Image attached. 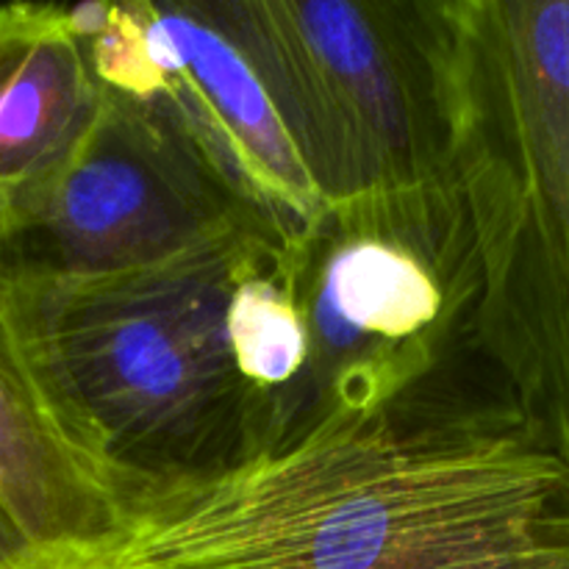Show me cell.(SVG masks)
I'll return each mask as SVG.
<instances>
[{"instance_id": "cell-3", "label": "cell", "mask_w": 569, "mask_h": 569, "mask_svg": "<svg viewBox=\"0 0 569 569\" xmlns=\"http://www.w3.org/2000/svg\"><path fill=\"white\" fill-rule=\"evenodd\" d=\"M476 345L569 467V0H426Z\"/></svg>"}, {"instance_id": "cell-2", "label": "cell", "mask_w": 569, "mask_h": 569, "mask_svg": "<svg viewBox=\"0 0 569 569\" xmlns=\"http://www.w3.org/2000/svg\"><path fill=\"white\" fill-rule=\"evenodd\" d=\"M272 242L233 228L133 270H0V303L44 403L122 506L272 450V411L239 370L231 328L239 281Z\"/></svg>"}, {"instance_id": "cell-7", "label": "cell", "mask_w": 569, "mask_h": 569, "mask_svg": "<svg viewBox=\"0 0 569 569\" xmlns=\"http://www.w3.org/2000/svg\"><path fill=\"white\" fill-rule=\"evenodd\" d=\"M233 228L270 237L164 103L103 89L100 114L76 159L37 214L0 244V270H133Z\"/></svg>"}, {"instance_id": "cell-4", "label": "cell", "mask_w": 569, "mask_h": 569, "mask_svg": "<svg viewBox=\"0 0 569 569\" xmlns=\"http://www.w3.org/2000/svg\"><path fill=\"white\" fill-rule=\"evenodd\" d=\"M287 256L309 361L276 450L392 403L476 342L481 264L448 176L331 200Z\"/></svg>"}, {"instance_id": "cell-8", "label": "cell", "mask_w": 569, "mask_h": 569, "mask_svg": "<svg viewBox=\"0 0 569 569\" xmlns=\"http://www.w3.org/2000/svg\"><path fill=\"white\" fill-rule=\"evenodd\" d=\"M103 106L67 6H0V244L39 211Z\"/></svg>"}, {"instance_id": "cell-1", "label": "cell", "mask_w": 569, "mask_h": 569, "mask_svg": "<svg viewBox=\"0 0 569 569\" xmlns=\"http://www.w3.org/2000/svg\"><path fill=\"white\" fill-rule=\"evenodd\" d=\"M98 569H569V467L472 342L381 409L131 500Z\"/></svg>"}, {"instance_id": "cell-10", "label": "cell", "mask_w": 569, "mask_h": 569, "mask_svg": "<svg viewBox=\"0 0 569 569\" xmlns=\"http://www.w3.org/2000/svg\"><path fill=\"white\" fill-rule=\"evenodd\" d=\"M0 569H48L3 500H0Z\"/></svg>"}, {"instance_id": "cell-6", "label": "cell", "mask_w": 569, "mask_h": 569, "mask_svg": "<svg viewBox=\"0 0 569 569\" xmlns=\"http://www.w3.org/2000/svg\"><path fill=\"white\" fill-rule=\"evenodd\" d=\"M67 20L100 87L172 111L256 222L283 244L328 206L239 44L194 3H78Z\"/></svg>"}, {"instance_id": "cell-5", "label": "cell", "mask_w": 569, "mask_h": 569, "mask_svg": "<svg viewBox=\"0 0 569 569\" xmlns=\"http://www.w3.org/2000/svg\"><path fill=\"white\" fill-rule=\"evenodd\" d=\"M322 198L445 176L426 0H209Z\"/></svg>"}, {"instance_id": "cell-9", "label": "cell", "mask_w": 569, "mask_h": 569, "mask_svg": "<svg viewBox=\"0 0 569 569\" xmlns=\"http://www.w3.org/2000/svg\"><path fill=\"white\" fill-rule=\"evenodd\" d=\"M0 500L48 569H98L126 528L120 495L72 448L0 303Z\"/></svg>"}]
</instances>
